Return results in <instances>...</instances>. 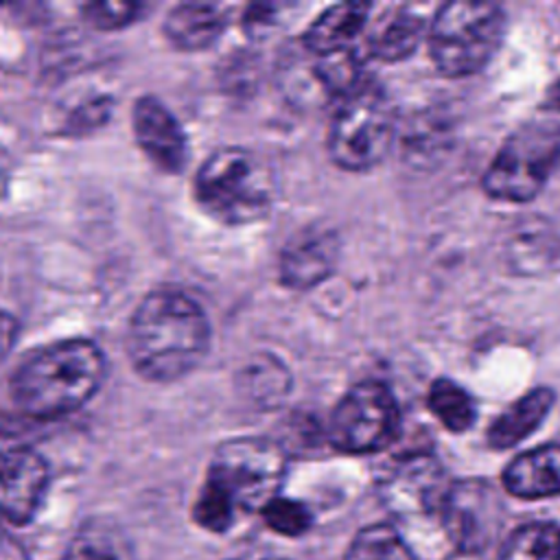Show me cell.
Instances as JSON below:
<instances>
[{"mask_svg": "<svg viewBox=\"0 0 560 560\" xmlns=\"http://www.w3.org/2000/svg\"><path fill=\"white\" fill-rule=\"evenodd\" d=\"M125 343L142 378L171 383L190 374L208 354L210 322L199 302L184 291L158 289L136 306Z\"/></svg>", "mask_w": 560, "mask_h": 560, "instance_id": "obj_1", "label": "cell"}, {"mask_svg": "<svg viewBox=\"0 0 560 560\" xmlns=\"http://www.w3.org/2000/svg\"><path fill=\"white\" fill-rule=\"evenodd\" d=\"M107 361L90 339H63L31 352L11 376V396L33 418H57L85 405L103 385Z\"/></svg>", "mask_w": 560, "mask_h": 560, "instance_id": "obj_2", "label": "cell"}, {"mask_svg": "<svg viewBox=\"0 0 560 560\" xmlns=\"http://www.w3.org/2000/svg\"><path fill=\"white\" fill-rule=\"evenodd\" d=\"M195 199L223 225H249L265 219L278 197L271 162L245 147H223L210 153L195 175Z\"/></svg>", "mask_w": 560, "mask_h": 560, "instance_id": "obj_3", "label": "cell"}, {"mask_svg": "<svg viewBox=\"0 0 560 560\" xmlns=\"http://www.w3.org/2000/svg\"><path fill=\"white\" fill-rule=\"evenodd\" d=\"M505 13L483 0H455L444 4L429 31V55L448 77L479 72L501 46Z\"/></svg>", "mask_w": 560, "mask_h": 560, "instance_id": "obj_4", "label": "cell"}, {"mask_svg": "<svg viewBox=\"0 0 560 560\" xmlns=\"http://www.w3.org/2000/svg\"><path fill=\"white\" fill-rule=\"evenodd\" d=\"M394 107L385 92L361 81L341 96L328 127L330 160L346 171L376 166L394 140Z\"/></svg>", "mask_w": 560, "mask_h": 560, "instance_id": "obj_5", "label": "cell"}, {"mask_svg": "<svg viewBox=\"0 0 560 560\" xmlns=\"http://www.w3.org/2000/svg\"><path fill=\"white\" fill-rule=\"evenodd\" d=\"M560 158V127L553 122H525L512 131L483 175L490 197L529 201L549 179Z\"/></svg>", "mask_w": 560, "mask_h": 560, "instance_id": "obj_6", "label": "cell"}, {"mask_svg": "<svg viewBox=\"0 0 560 560\" xmlns=\"http://www.w3.org/2000/svg\"><path fill=\"white\" fill-rule=\"evenodd\" d=\"M287 470L284 451L267 438H234L212 457L208 481L219 486L236 510H262L278 497Z\"/></svg>", "mask_w": 560, "mask_h": 560, "instance_id": "obj_7", "label": "cell"}, {"mask_svg": "<svg viewBox=\"0 0 560 560\" xmlns=\"http://www.w3.org/2000/svg\"><path fill=\"white\" fill-rule=\"evenodd\" d=\"M400 429V409L394 394L365 381L348 389L328 422V442L343 453H376L389 446Z\"/></svg>", "mask_w": 560, "mask_h": 560, "instance_id": "obj_8", "label": "cell"}, {"mask_svg": "<svg viewBox=\"0 0 560 560\" xmlns=\"http://www.w3.org/2000/svg\"><path fill=\"white\" fill-rule=\"evenodd\" d=\"M440 514L448 538L466 553L490 547L503 523V505L494 488L472 479L451 483Z\"/></svg>", "mask_w": 560, "mask_h": 560, "instance_id": "obj_9", "label": "cell"}, {"mask_svg": "<svg viewBox=\"0 0 560 560\" xmlns=\"http://www.w3.org/2000/svg\"><path fill=\"white\" fill-rule=\"evenodd\" d=\"M48 486V466L31 448L0 451V514L11 523H26L37 512Z\"/></svg>", "mask_w": 560, "mask_h": 560, "instance_id": "obj_10", "label": "cell"}, {"mask_svg": "<svg viewBox=\"0 0 560 560\" xmlns=\"http://www.w3.org/2000/svg\"><path fill=\"white\" fill-rule=\"evenodd\" d=\"M133 136L142 153L166 173H179L188 160V140L173 112L155 96H140L131 114Z\"/></svg>", "mask_w": 560, "mask_h": 560, "instance_id": "obj_11", "label": "cell"}, {"mask_svg": "<svg viewBox=\"0 0 560 560\" xmlns=\"http://www.w3.org/2000/svg\"><path fill=\"white\" fill-rule=\"evenodd\" d=\"M339 236L332 228L308 225L293 234L280 254V280L291 289H311L326 280L339 260Z\"/></svg>", "mask_w": 560, "mask_h": 560, "instance_id": "obj_12", "label": "cell"}, {"mask_svg": "<svg viewBox=\"0 0 560 560\" xmlns=\"http://www.w3.org/2000/svg\"><path fill=\"white\" fill-rule=\"evenodd\" d=\"M448 488L440 462L429 455H413L400 462L385 481V499L396 512H440Z\"/></svg>", "mask_w": 560, "mask_h": 560, "instance_id": "obj_13", "label": "cell"}, {"mask_svg": "<svg viewBox=\"0 0 560 560\" xmlns=\"http://www.w3.org/2000/svg\"><path fill=\"white\" fill-rule=\"evenodd\" d=\"M370 9L372 7L368 2H341L328 7L304 31V48L317 57H328L348 50L357 35L365 28Z\"/></svg>", "mask_w": 560, "mask_h": 560, "instance_id": "obj_14", "label": "cell"}, {"mask_svg": "<svg viewBox=\"0 0 560 560\" xmlns=\"http://www.w3.org/2000/svg\"><path fill=\"white\" fill-rule=\"evenodd\" d=\"M505 490L521 499H540L560 492V446L547 444L521 453L503 472Z\"/></svg>", "mask_w": 560, "mask_h": 560, "instance_id": "obj_15", "label": "cell"}, {"mask_svg": "<svg viewBox=\"0 0 560 560\" xmlns=\"http://www.w3.org/2000/svg\"><path fill=\"white\" fill-rule=\"evenodd\" d=\"M225 28V15L210 2H184L168 11L164 20L166 39L186 52L212 46Z\"/></svg>", "mask_w": 560, "mask_h": 560, "instance_id": "obj_16", "label": "cell"}, {"mask_svg": "<svg viewBox=\"0 0 560 560\" xmlns=\"http://www.w3.org/2000/svg\"><path fill=\"white\" fill-rule=\"evenodd\" d=\"M553 392L549 387H536L508 407L488 429V444L492 448H508L532 435L553 407Z\"/></svg>", "mask_w": 560, "mask_h": 560, "instance_id": "obj_17", "label": "cell"}, {"mask_svg": "<svg viewBox=\"0 0 560 560\" xmlns=\"http://www.w3.org/2000/svg\"><path fill=\"white\" fill-rule=\"evenodd\" d=\"M422 35V18L418 13L400 9L387 15L370 37V52L383 61H398L409 57Z\"/></svg>", "mask_w": 560, "mask_h": 560, "instance_id": "obj_18", "label": "cell"}, {"mask_svg": "<svg viewBox=\"0 0 560 560\" xmlns=\"http://www.w3.org/2000/svg\"><path fill=\"white\" fill-rule=\"evenodd\" d=\"M499 560H560V525L532 521L516 527L503 542Z\"/></svg>", "mask_w": 560, "mask_h": 560, "instance_id": "obj_19", "label": "cell"}, {"mask_svg": "<svg viewBox=\"0 0 560 560\" xmlns=\"http://www.w3.org/2000/svg\"><path fill=\"white\" fill-rule=\"evenodd\" d=\"M66 560H131V547L114 525L92 521L74 534Z\"/></svg>", "mask_w": 560, "mask_h": 560, "instance_id": "obj_20", "label": "cell"}, {"mask_svg": "<svg viewBox=\"0 0 560 560\" xmlns=\"http://www.w3.org/2000/svg\"><path fill=\"white\" fill-rule=\"evenodd\" d=\"M429 409L453 433H462L475 422L472 398L466 394V389H462L457 383L448 378H438L431 385Z\"/></svg>", "mask_w": 560, "mask_h": 560, "instance_id": "obj_21", "label": "cell"}, {"mask_svg": "<svg viewBox=\"0 0 560 560\" xmlns=\"http://www.w3.org/2000/svg\"><path fill=\"white\" fill-rule=\"evenodd\" d=\"M343 560H416L407 542L389 525H370L350 542Z\"/></svg>", "mask_w": 560, "mask_h": 560, "instance_id": "obj_22", "label": "cell"}, {"mask_svg": "<svg viewBox=\"0 0 560 560\" xmlns=\"http://www.w3.org/2000/svg\"><path fill=\"white\" fill-rule=\"evenodd\" d=\"M291 376L276 359H256L243 372V387L254 400H276L287 394Z\"/></svg>", "mask_w": 560, "mask_h": 560, "instance_id": "obj_23", "label": "cell"}, {"mask_svg": "<svg viewBox=\"0 0 560 560\" xmlns=\"http://www.w3.org/2000/svg\"><path fill=\"white\" fill-rule=\"evenodd\" d=\"M195 521L210 529V532H225L232 523H234V516H236V505L232 503V499L219 488L214 486L212 481L206 479L203 488L199 490V497L195 501Z\"/></svg>", "mask_w": 560, "mask_h": 560, "instance_id": "obj_24", "label": "cell"}, {"mask_svg": "<svg viewBox=\"0 0 560 560\" xmlns=\"http://www.w3.org/2000/svg\"><path fill=\"white\" fill-rule=\"evenodd\" d=\"M265 523L282 536H300L311 527V512L304 503L276 497L262 510Z\"/></svg>", "mask_w": 560, "mask_h": 560, "instance_id": "obj_25", "label": "cell"}, {"mask_svg": "<svg viewBox=\"0 0 560 560\" xmlns=\"http://www.w3.org/2000/svg\"><path fill=\"white\" fill-rule=\"evenodd\" d=\"M144 4L140 2H118V0H105V2H88L83 4V20L98 28V31H116L125 28L131 22H136L142 13Z\"/></svg>", "mask_w": 560, "mask_h": 560, "instance_id": "obj_26", "label": "cell"}, {"mask_svg": "<svg viewBox=\"0 0 560 560\" xmlns=\"http://www.w3.org/2000/svg\"><path fill=\"white\" fill-rule=\"evenodd\" d=\"M107 114H109V103L107 101H92V103L81 105L70 122H74L77 129L81 131L83 127H94V125L107 120Z\"/></svg>", "mask_w": 560, "mask_h": 560, "instance_id": "obj_27", "label": "cell"}, {"mask_svg": "<svg viewBox=\"0 0 560 560\" xmlns=\"http://www.w3.org/2000/svg\"><path fill=\"white\" fill-rule=\"evenodd\" d=\"M15 335H18V324H15V319H13L9 313H4V311L0 308V359H2V357L7 354V350L13 346Z\"/></svg>", "mask_w": 560, "mask_h": 560, "instance_id": "obj_28", "label": "cell"}, {"mask_svg": "<svg viewBox=\"0 0 560 560\" xmlns=\"http://www.w3.org/2000/svg\"><path fill=\"white\" fill-rule=\"evenodd\" d=\"M545 107H549L553 112H560V79L549 88L547 98H545Z\"/></svg>", "mask_w": 560, "mask_h": 560, "instance_id": "obj_29", "label": "cell"}]
</instances>
